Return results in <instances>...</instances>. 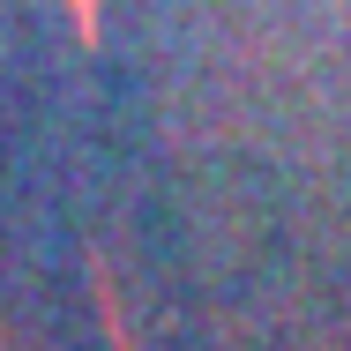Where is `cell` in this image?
Masks as SVG:
<instances>
[{
  "label": "cell",
  "mask_w": 351,
  "mask_h": 351,
  "mask_svg": "<svg viewBox=\"0 0 351 351\" xmlns=\"http://www.w3.org/2000/svg\"><path fill=\"white\" fill-rule=\"evenodd\" d=\"M68 8H75V38L97 45V0H68Z\"/></svg>",
  "instance_id": "obj_1"
},
{
  "label": "cell",
  "mask_w": 351,
  "mask_h": 351,
  "mask_svg": "<svg viewBox=\"0 0 351 351\" xmlns=\"http://www.w3.org/2000/svg\"><path fill=\"white\" fill-rule=\"evenodd\" d=\"M0 351H8V344H0Z\"/></svg>",
  "instance_id": "obj_2"
}]
</instances>
